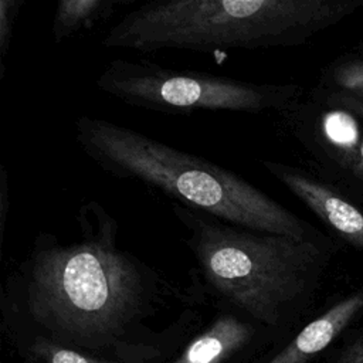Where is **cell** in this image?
Masks as SVG:
<instances>
[{"label": "cell", "instance_id": "11", "mask_svg": "<svg viewBox=\"0 0 363 363\" xmlns=\"http://www.w3.org/2000/svg\"><path fill=\"white\" fill-rule=\"evenodd\" d=\"M28 352L30 363H106L45 337H38Z\"/></svg>", "mask_w": 363, "mask_h": 363}, {"label": "cell", "instance_id": "12", "mask_svg": "<svg viewBox=\"0 0 363 363\" xmlns=\"http://www.w3.org/2000/svg\"><path fill=\"white\" fill-rule=\"evenodd\" d=\"M23 3V0H0V79L4 75L6 60Z\"/></svg>", "mask_w": 363, "mask_h": 363}, {"label": "cell", "instance_id": "16", "mask_svg": "<svg viewBox=\"0 0 363 363\" xmlns=\"http://www.w3.org/2000/svg\"><path fill=\"white\" fill-rule=\"evenodd\" d=\"M352 159H354V164H356V167L363 173V139L360 140V143H359V146L356 147L354 153L347 159V162L350 163V162H352Z\"/></svg>", "mask_w": 363, "mask_h": 363}, {"label": "cell", "instance_id": "10", "mask_svg": "<svg viewBox=\"0 0 363 363\" xmlns=\"http://www.w3.org/2000/svg\"><path fill=\"white\" fill-rule=\"evenodd\" d=\"M316 132L319 142L328 152L345 159H349L360 143V130L356 119L340 109L320 112Z\"/></svg>", "mask_w": 363, "mask_h": 363}, {"label": "cell", "instance_id": "15", "mask_svg": "<svg viewBox=\"0 0 363 363\" xmlns=\"http://www.w3.org/2000/svg\"><path fill=\"white\" fill-rule=\"evenodd\" d=\"M336 363H363V336L353 342L337 359Z\"/></svg>", "mask_w": 363, "mask_h": 363}, {"label": "cell", "instance_id": "3", "mask_svg": "<svg viewBox=\"0 0 363 363\" xmlns=\"http://www.w3.org/2000/svg\"><path fill=\"white\" fill-rule=\"evenodd\" d=\"M172 210L203 286L258 323L279 325L318 282L322 242L237 227L176 203Z\"/></svg>", "mask_w": 363, "mask_h": 363}, {"label": "cell", "instance_id": "8", "mask_svg": "<svg viewBox=\"0 0 363 363\" xmlns=\"http://www.w3.org/2000/svg\"><path fill=\"white\" fill-rule=\"evenodd\" d=\"M241 312H225L189 343L174 363H220L241 349L254 335V328L241 318ZM245 316V315H244Z\"/></svg>", "mask_w": 363, "mask_h": 363}, {"label": "cell", "instance_id": "7", "mask_svg": "<svg viewBox=\"0 0 363 363\" xmlns=\"http://www.w3.org/2000/svg\"><path fill=\"white\" fill-rule=\"evenodd\" d=\"M363 309V292L332 305L311 320L278 354L267 363H308L323 352Z\"/></svg>", "mask_w": 363, "mask_h": 363}, {"label": "cell", "instance_id": "4", "mask_svg": "<svg viewBox=\"0 0 363 363\" xmlns=\"http://www.w3.org/2000/svg\"><path fill=\"white\" fill-rule=\"evenodd\" d=\"M353 6L347 0H153L122 16L101 44L138 52L292 47Z\"/></svg>", "mask_w": 363, "mask_h": 363}, {"label": "cell", "instance_id": "14", "mask_svg": "<svg viewBox=\"0 0 363 363\" xmlns=\"http://www.w3.org/2000/svg\"><path fill=\"white\" fill-rule=\"evenodd\" d=\"M10 187H9V176L6 167L1 164L0 167V248H3L4 242V230L6 220L10 211Z\"/></svg>", "mask_w": 363, "mask_h": 363}, {"label": "cell", "instance_id": "13", "mask_svg": "<svg viewBox=\"0 0 363 363\" xmlns=\"http://www.w3.org/2000/svg\"><path fill=\"white\" fill-rule=\"evenodd\" d=\"M330 81L339 89L363 98V62H349L335 68Z\"/></svg>", "mask_w": 363, "mask_h": 363}, {"label": "cell", "instance_id": "1", "mask_svg": "<svg viewBox=\"0 0 363 363\" xmlns=\"http://www.w3.org/2000/svg\"><path fill=\"white\" fill-rule=\"evenodd\" d=\"M78 235L64 242L41 233L10 274L27 315L50 333L101 346L125 332L152 303L162 278L147 262L121 248L116 218L98 201L84 203Z\"/></svg>", "mask_w": 363, "mask_h": 363}, {"label": "cell", "instance_id": "9", "mask_svg": "<svg viewBox=\"0 0 363 363\" xmlns=\"http://www.w3.org/2000/svg\"><path fill=\"white\" fill-rule=\"evenodd\" d=\"M126 0H60L51 21V37L55 44L88 31L111 18Z\"/></svg>", "mask_w": 363, "mask_h": 363}, {"label": "cell", "instance_id": "6", "mask_svg": "<svg viewBox=\"0 0 363 363\" xmlns=\"http://www.w3.org/2000/svg\"><path fill=\"white\" fill-rule=\"evenodd\" d=\"M261 164L325 224L350 244L363 248V213L360 210L325 183L294 166L275 160H261Z\"/></svg>", "mask_w": 363, "mask_h": 363}, {"label": "cell", "instance_id": "5", "mask_svg": "<svg viewBox=\"0 0 363 363\" xmlns=\"http://www.w3.org/2000/svg\"><path fill=\"white\" fill-rule=\"evenodd\" d=\"M95 85L129 106L172 115L284 112L295 102L296 94L294 85L257 84L126 58L112 60L96 77Z\"/></svg>", "mask_w": 363, "mask_h": 363}, {"label": "cell", "instance_id": "2", "mask_svg": "<svg viewBox=\"0 0 363 363\" xmlns=\"http://www.w3.org/2000/svg\"><path fill=\"white\" fill-rule=\"evenodd\" d=\"M79 149L105 173L145 184L176 204L237 227L318 241L316 231L240 174L132 128L82 115L74 122Z\"/></svg>", "mask_w": 363, "mask_h": 363}]
</instances>
